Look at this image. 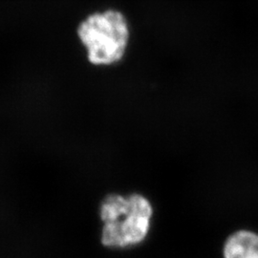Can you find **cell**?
Returning a JSON list of instances; mask_svg holds the SVG:
<instances>
[{"label": "cell", "mask_w": 258, "mask_h": 258, "mask_svg": "<svg viewBox=\"0 0 258 258\" xmlns=\"http://www.w3.org/2000/svg\"><path fill=\"white\" fill-rule=\"evenodd\" d=\"M134 23L120 6L86 10L75 23V42L83 60L94 68H113L128 60L135 41Z\"/></svg>", "instance_id": "6da1fadb"}, {"label": "cell", "mask_w": 258, "mask_h": 258, "mask_svg": "<svg viewBox=\"0 0 258 258\" xmlns=\"http://www.w3.org/2000/svg\"><path fill=\"white\" fill-rule=\"evenodd\" d=\"M152 213L151 204L140 194L106 197L101 207L102 244L121 249L142 243L150 230Z\"/></svg>", "instance_id": "7a4b0ae2"}, {"label": "cell", "mask_w": 258, "mask_h": 258, "mask_svg": "<svg viewBox=\"0 0 258 258\" xmlns=\"http://www.w3.org/2000/svg\"><path fill=\"white\" fill-rule=\"evenodd\" d=\"M225 258H258V233L248 230L235 231L224 244Z\"/></svg>", "instance_id": "3957f363"}]
</instances>
